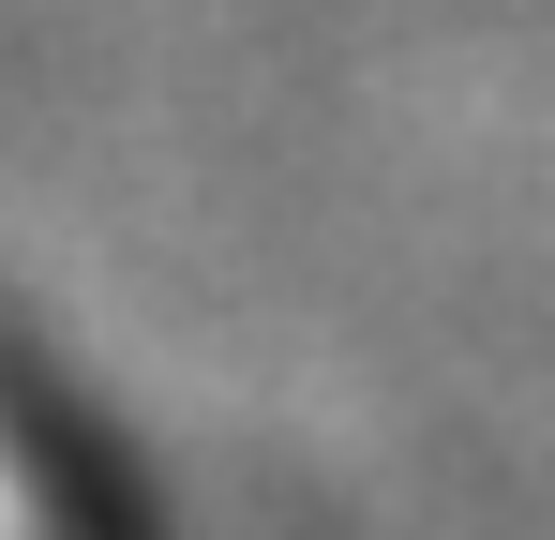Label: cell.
Segmentation results:
<instances>
[{
  "label": "cell",
  "instance_id": "cell-1",
  "mask_svg": "<svg viewBox=\"0 0 555 540\" xmlns=\"http://www.w3.org/2000/svg\"><path fill=\"white\" fill-rule=\"evenodd\" d=\"M0 540H105L76 511V480H61V450L30 436V421H0Z\"/></svg>",
  "mask_w": 555,
  "mask_h": 540
}]
</instances>
